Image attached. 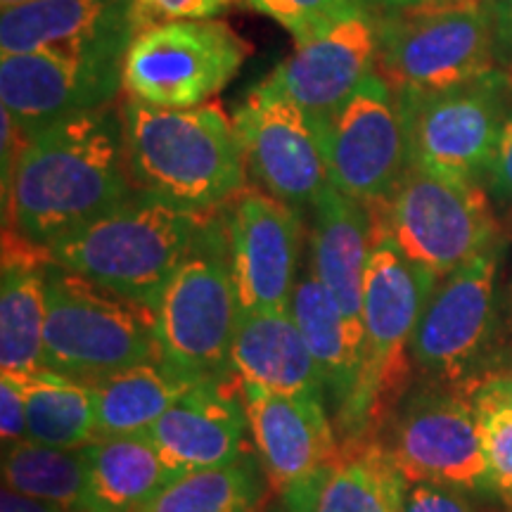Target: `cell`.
Returning a JSON list of instances; mask_svg holds the SVG:
<instances>
[{
	"label": "cell",
	"instance_id": "15",
	"mask_svg": "<svg viewBox=\"0 0 512 512\" xmlns=\"http://www.w3.org/2000/svg\"><path fill=\"white\" fill-rule=\"evenodd\" d=\"M247 176L256 188L304 209L330 188L323 138L297 102L266 76L233 114Z\"/></svg>",
	"mask_w": 512,
	"mask_h": 512
},
{
	"label": "cell",
	"instance_id": "10",
	"mask_svg": "<svg viewBox=\"0 0 512 512\" xmlns=\"http://www.w3.org/2000/svg\"><path fill=\"white\" fill-rule=\"evenodd\" d=\"M252 50L223 19L152 24L128 43L121 88L147 105H204L238 76Z\"/></svg>",
	"mask_w": 512,
	"mask_h": 512
},
{
	"label": "cell",
	"instance_id": "16",
	"mask_svg": "<svg viewBox=\"0 0 512 512\" xmlns=\"http://www.w3.org/2000/svg\"><path fill=\"white\" fill-rule=\"evenodd\" d=\"M128 43L83 50H36L0 60V100L34 136L72 114L100 110L124 93Z\"/></svg>",
	"mask_w": 512,
	"mask_h": 512
},
{
	"label": "cell",
	"instance_id": "19",
	"mask_svg": "<svg viewBox=\"0 0 512 512\" xmlns=\"http://www.w3.org/2000/svg\"><path fill=\"white\" fill-rule=\"evenodd\" d=\"M249 422L242 396L223 380L197 382L147 430L164 463L176 472L211 470L245 458Z\"/></svg>",
	"mask_w": 512,
	"mask_h": 512
},
{
	"label": "cell",
	"instance_id": "27",
	"mask_svg": "<svg viewBox=\"0 0 512 512\" xmlns=\"http://www.w3.org/2000/svg\"><path fill=\"white\" fill-rule=\"evenodd\" d=\"M408 482L380 439L342 446L313 512H403Z\"/></svg>",
	"mask_w": 512,
	"mask_h": 512
},
{
	"label": "cell",
	"instance_id": "18",
	"mask_svg": "<svg viewBox=\"0 0 512 512\" xmlns=\"http://www.w3.org/2000/svg\"><path fill=\"white\" fill-rule=\"evenodd\" d=\"M377 48L380 17L356 0L328 27L294 43L292 53L268 76L323 133L344 102L375 74Z\"/></svg>",
	"mask_w": 512,
	"mask_h": 512
},
{
	"label": "cell",
	"instance_id": "3",
	"mask_svg": "<svg viewBox=\"0 0 512 512\" xmlns=\"http://www.w3.org/2000/svg\"><path fill=\"white\" fill-rule=\"evenodd\" d=\"M373 214V247L363 278V363L356 392L337 427L342 446L377 439L411 387V342L439 278L415 266L394 245L380 211Z\"/></svg>",
	"mask_w": 512,
	"mask_h": 512
},
{
	"label": "cell",
	"instance_id": "23",
	"mask_svg": "<svg viewBox=\"0 0 512 512\" xmlns=\"http://www.w3.org/2000/svg\"><path fill=\"white\" fill-rule=\"evenodd\" d=\"M240 387L283 396H325V382L290 309L240 313L230 349Z\"/></svg>",
	"mask_w": 512,
	"mask_h": 512
},
{
	"label": "cell",
	"instance_id": "30",
	"mask_svg": "<svg viewBox=\"0 0 512 512\" xmlns=\"http://www.w3.org/2000/svg\"><path fill=\"white\" fill-rule=\"evenodd\" d=\"M261 496V475L254 458L211 470L185 472L171 479L138 512H254Z\"/></svg>",
	"mask_w": 512,
	"mask_h": 512
},
{
	"label": "cell",
	"instance_id": "37",
	"mask_svg": "<svg viewBox=\"0 0 512 512\" xmlns=\"http://www.w3.org/2000/svg\"><path fill=\"white\" fill-rule=\"evenodd\" d=\"M477 380H489L491 384H496V387L512 401V347H503L498 351L494 363H491Z\"/></svg>",
	"mask_w": 512,
	"mask_h": 512
},
{
	"label": "cell",
	"instance_id": "39",
	"mask_svg": "<svg viewBox=\"0 0 512 512\" xmlns=\"http://www.w3.org/2000/svg\"><path fill=\"white\" fill-rule=\"evenodd\" d=\"M496 12V29L501 48L512 50V0H491Z\"/></svg>",
	"mask_w": 512,
	"mask_h": 512
},
{
	"label": "cell",
	"instance_id": "40",
	"mask_svg": "<svg viewBox=\"0 0 512 512\" xmlns=\"http://www.w3.org/2000/svg\"><path fill=\"white\" fill-rule=\"evenodd\" d=\"M358 3L368 5V8L375 10V12H396V10L422 8V5L446 3V0H358Z\"/></svg>",
	"mask_w": 512,
	"mask_h": 512
},
{
	"label": "cell",
	"instance_id": "1",
	"mask_svg": "<svg viewBox=\"0 0 512 512\" xmlns=\"http://www.w3.org/2000/svg\"><path fill=\"white\" fill-rule=\"evenodd\" d=\"M136 192L121 102L38 128L3 185V228L48 249Z\"/></svg>",
	"mask_w": 512,
	"mask_h": 512
},
{
	"label": "cell",
	"instance_id": "13",
	"mask_svg": "<svg viewBox=\"0 0 512 512\" xmlns=\"http://www.w3.org/2000/svg\"><path fill=\"white\" fill-rule=\"evenodd\" d=\"M320 138L330 185L363 204L387 200L411 164L406 105L377 72L344 102Z\"/></svg>",
	"mask_w": 512,
	"mask_h": 512
},
{
	"label": "cell",
	"instance_id": "36",
	"mask_svg": "<svg viewBox=\"0 0 512 512\" xmlns=\"http://www.w3.org/2000/svg\"><path fill=\"white\" fill-rule=\"evenodd\" d=\"M486 181L498 200L512 204V112L505 121L501 138H498L494 159L486 171Z\"/></svg>",
	"mask_w": 512,
	"mask_h": 512
},
{
	"label": "cell",
	"instance_id": "12",
	"mask_svg": "<svg viewBox=\"0 0 512 512\" xmlns=\"http://www.w3.org/2000/svg\"><path fill=\"white\" fill-rule=\"evenodd\" d=\"M411 162L441 174L484 181L512 112V72L491 69L448 91L408 98Z\"/></svg>",
	"mask_w": 512,
	"mask_h": 512
},
{
	"label": "cell",
	"instance_id": "32",
	"mask_svg": "<svg viewBox=\"0 0 512 512\" xmlns=\"http://www.w3.org/2000/svg\"><path fill=\"white\" fill-rule=\"evenodd\" d=\"M242 3L271 17L273 22L290 31L294 43H299L335 22L356 0H242Z\"/></svg>",
	"mask_w": 512,
	"mask_h": 512
},
{
	"label": "cell",
	"instance_id": "31",
	"mask_svg": "<svg viewBox=\"0 0 512 512\" xmlns=\"http://www.w3.org/2000/svg\"><path fill=\"white\" fill-rule=\"evenodd\" d=\"M465 389L477 413L491 484L496 496L512 503V401L489 380H477Z\"/></svg>",
	"mask_w": 512,
	"mask_h": 512
},
{
	"label": "cell",
	"instance_id": "2",
	"mask_svg": "<svg viewBox=\"0 0 512 512\" xmlns=\"http://www.w3.org/2000/svg\"><path fill=\"white\" fill-rule=\"evenodd\" d=\"M121 114L136 190L195 214H214L247 188L238 131L219 100L157 107L126 95Z\"/></svg>",
	"mask_w": 512,
	"mask_h": 512
},
{
	"label": "cell",
	"instance_id": "42",
	"mask_svg": "<svg viewBox=\"0 0 512 512\" xmlns=\"http://www.w3.org/2000/svg\"><path fill=\"white\" fill-rule=\"evenodd\" d=\"M22 3H29V0H0V5H3V10L15 8V5H22Z\"/></svg>",
	"mask_w": 512,
	"mask_h": 512
},
{
	"label": "cell",
	"instance_id": "43",
	"mask_svg": "<svg viewBox=\"0 0 512 512\" xmlns=\"http://www.w3.org/2000/svg\"><path fill=\"white\" fill-rule=\"evenodd\" d=\"M266 512H268V510H266Z\"/></svg>",
	"mask_w": 512,
	"mask_h": 512
},
{
	"label": "cell",
	"instance_id": "41",
	"mask_svg": "<svg viewBox=\"0 0 512 512\" xmlns=\"http://www.w3.org/2000/svg\"><path fill=\"white\" fill-rule=\"evenodd\" d=\"M501 330H503V335L510 339L508 347H512V278H510L508 290H505L503 306H501Z\"/></svg>",
	"mask_w": 512,
	"mask_h": 512
},
{
	"label": "cell",
	"instance_id": "35",
	"mask_svg": "<svg viewBox=\"0 0 512 512\" xmlns=\"http://www.w3.org/2000/svg\"><path fill=\"white\" fill-rule=\"evenodd\" d=\"M403 512H477L456 489L439 484H408Z\"/></svg>",
	"mask_w": 512,
	"mask_h": 512
},
{
	"label": "cell",
	"instance_id": "17",
	"mask_svg": "<svg viewBox=\"0 0 512 512\" xmlns=\"http://www.w3.org/2000/svg\"><path fill=\"white\" fill-rule=\"evenodd\" d=\"M221 216L240 313L290 309L302 273V209L247 185Z\"/></svg>",
	"mask_w": 512,
	"mask_h": 512
},
{
	"label": "cell",
	"instance_id": "21",
	"mask_svg": "<svg viewBox=\"0 0 512 512\" xmlns=\"http://www.w3.org/2000/svg\"><path fill=\"white\" fill-rule=\"evenodd\" d=\"M131 0H29L3 10L0 53L83 50L131 43Z\"/></svg>",
	"mask_w": 512,
	"mask_h": 512
},
{
	"label": "cell",
	"instance_id": "34",
	"mask_svg": "<svg viewBox=\"0 0 512 512\" xmlns=\"http://www.w3.org/2000/svg\"><path fill=\"white\" fill-rule=\"evenodd\" d=\"M0 437L3 446L27 439V403L15 375L0 377Z\"/></svg>",
	"mask_w": 512,
	"mask_h": 512
},
{
	"label": "cell",
	"instance_id": "20",
	"mask_svg": "<svg viewBox=\"0 0 512 512\" xmlns=\"http://www.w3.org/2000/svg\"><path fill=\"white\" fill-rule=\"evenodd\" d=\"M311 207L309 261L363 351V278L373 247V214L368 204L351 200L332 185Z\"/></svg>",
	"mask_w": 512,
	"mask_h": 512
},
{
	"label": "cell",
	"instance_id": "6",
	"mask_svg": "<svg viewBox=\"0 0 512 512\" xmlns=\"http://www.w3.org/2000/svg\"><path fill=\"white\" fill-rule=\"evenodd\" d=\"M43 366L88 384L159 358L150 306L102 287L50 259Z\"/></svg>",
	"mask_w": 512,
	"mask_h": 512
},
{
	"label": "cell",
	"instance_id": "26",
	"mask_svg": "<svg viewBox=\"0 0 512 512\" xmlns=\"http://www.w3.org/2000/svg\"><path fill=\"white\" fill-rule=\"evenodd\" d=\"M197 382L200 380L183 375L162 358L136 363L93 382L98 439L147 434Z\"/></svg>",
	"mask_w": 512,
	"mask_h": 512
},
{
	"label": "cell",
	"instance_id": "14",
	"mask_svg": "<svg viewBox=\"0 0 512 512\" xmlns=\"http://www.w3.org/2000/svg\"><path fill=\"white\" fill-rule=\"evenodd\" d=\"M256 460L287 512H313L339 451L325 396L242 387Z\"/></svg>",
	"mask_w": 512,
	"mask_h": 512
},
{
	"label": "cell",
	"instance_id": "29",
	"mask_svg": "<svg viewBox=\"0 0 512 512\" xmlns=\"http://www.w3.org/2000/svg\"><path fill=\"white\" fill-rule=\"evenodd\" d=\"M86 446L57 448L22 439L3 448V489L79 512Z\"/></svg>",
	"mask_w": 512,
	"mask_h": 512
},
{
	"label": "cell",
	"instance_id": "25",
	"mask_svg": "<svg viewBox=\"0 0 512 512\" xmlns=\"http://www.w3.org/2000/svg\"><path fill=\"white\" fill-rule=\"evenodd\" d=\"M290 311L316 358L325 382V394L330 396L339 415L356 392L363 351L351 337L335 299L318 280L311 261H306L299 273Z\"/></svg>",
	"mask_w": 512,
	"mask_h": 512
},
{
	"label": "cell",
	"instance_id": "4",
	"mask_svg": "<svg viewBox=\"0 0 512 512\" xmlns=\"http://www.w3.org/2000/svg\"><path fill=\"white\" fill-rule=\"evenodd\" d=\"M204 216L209 214L136 190L119 207L57 240L48 254L55 264L155 309Z\"/></svg>",
	"mask_w": 512,
	"mask_h": 512
},
{
	"label": "cell",
	"instance_id": "24",
	"mask_svg": "<svg viewBox=\"0 0 512 512\" xmlns=\"http://www.w3.org/2000/svg\"><path fill=\"white\" fill-rule=\"evenodd\" d=\"M174 477L145 434L95 439L86 446L79 512H138Z\"/></svg>",
	"mask_w": 512,
	"mask_h": 512
},
{
	"label": "cell",
	"instance_id": "5",
	"mask_svg": "<svg viewBox=\"0 0 512 512\" xmlns=\"http://www.w3.org/2000/svg\"><path fill=\"white\" fill-rule=\"evenodd\" d=\"M377 17L375 72L399 95L441 93L498 67L501 43L491 0H446Z\"/></svg>",
	"mask_w": 512,
	"mask_h": 512
},
{
	"label": "cell",
	"instance_id": "33",
	"mask_svg": "<svg viewBox=\"0 0 512 512\" xmlns=\"http://www.w3.org/2000/svg\"><path fill=\"white\" fill-rule=\"evenodd\" d=\"M133 29L152 24L183 22V19H216L242 0H131Z\"/></svg>",
	"mask_w": 512,
	"mask_h": 512
},
{
	"label": "cell",
	"instance_id": "8",
	"mask_svg": "<svg viewBox=\"0 0 512 512\" xmlns=\"http://www.w3.org/2000/svg\"><path fill=\"white\" fill-rule=\"evenodd\" d=\"M380 211L394 245L415 266L446 278L505 240L482 181L441 174L411 162Z\"/></svg>",
	"mask_w": 512,
	"mask_h": 512
},
{
	"label": "cell",
	"instance_id": "28",
	"mask_svg": "<svg viewBox=\"0 0 512 512\" xmlns=\"http://www.w3.org/2000/svg\"><path fill=\"white\" fill-rule=\"evenodd\" d=\"M15 377L27 403V439L57 448H81L98 439L93 384L50 368Z\"/></svg>",
	"mask_w": 512,
	"mask_h": 512
},
{
	"label": "cell",
	"instance_id": "7",
	"mask_svg": "<svg viewBox=\"0 0 512 512\" xmlns=\"http://www.w3.org/2000/svg\"><path fill=\"white\" fill-rule=\"evenodd\" d=\"M159 358L195 380H223L240 304L230 273L221 209L204 216L190 252L155 306Z\"/></svg>",
	"mask_w": 512,
	"mask_h": 512
},
{
	"label": "cell",
	"instance_id": "9",
	"mask_svg": "<svg viewBox=\"0 0 512 512\" xmlns=\"http://www.w3.org/2000/svg\"><path fill=\"white\" fill-rule=\"evenodd\" d=\"M505 245L496 242L434 285L411 342L422 380L470 387L503 349L498 266Z\"/></svg>",
	"mask_w": 512,
	"mask_h": 512
},
{
	"label": "cell",
	"instance_id": "11",
	"mask_svg": "<svg viewBox=\"0 0 512 512\" xmlns=\"http://www.w3.org/2000/svg\"><path fill=\"white\" fill-rule=\"evenodd\" d=\"M389 456L408 484H439L460 494L496 496L470 392L422 380L387 422Z\"/></svg>",
	"mask_w": 512,
	"mask_h": 512
},
{
	"label": "cell",
	"instance_id": "38",
	"mask_svg": "<svg viewBox=\"0 0 512 512\" xmlns=\"http://www.w3.org/2000/svg\"><path fill=\"white\" fill-rule=\"evenodd\" d=\"M0 512H69V510L60 508V505L38 501V498L15 494V491L10 489H3V496H0Z\"/></svg>",
	"mask_w": 512,
	"mask_h": 512
},
{
	"label": "cell",
	"instance_id": "22",
	"mask_svg": "<svg viewBox=\"0 0 512 512\" xmlns=\"http://www.w3.org/2000/svg\"><path fill=\"white\" fill-rule=\"evenodd\" d=\"M48 249L3 228L0 268V370L34 373L43 366L48 320Z\"/></svg>",
	"mask_w": 512,
	"mask_h": 512
}]
</instances>
